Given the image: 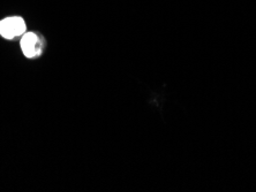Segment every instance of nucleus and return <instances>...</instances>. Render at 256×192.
<instances>
[{
  "label": "nucleus",
  "mask_w": 256,
  "mask_h": 192,
  "mask_svg": "<svg viewBox=\"0 0 256 192\" xmlns=\"http://www.w3.org/2000/svg\"><path fill=\"white\" fill-rule=\"evenodd\" d=\"M26 32V22L20 16H12L0 21V35L6 39H12Z\"/></svg>",
  "instance_id": "f257e3e1"
},
{
  "label": "nucleus",
  "mask_w": 256,
  "mask_h": 192,
  "mask_svg": "<svg viewBox=\"0 0 256 192\" xmlns=\"http://www.w3.org/2000/svg\"><path fill=\"white\" fill-rule=\"evenodd\" d=\"M21 48L28 58H34L40 53V41L36 33L28 32L21 40Z\"/></svg>",
  "instance_id": "f03ea898"
}]
</instances>
